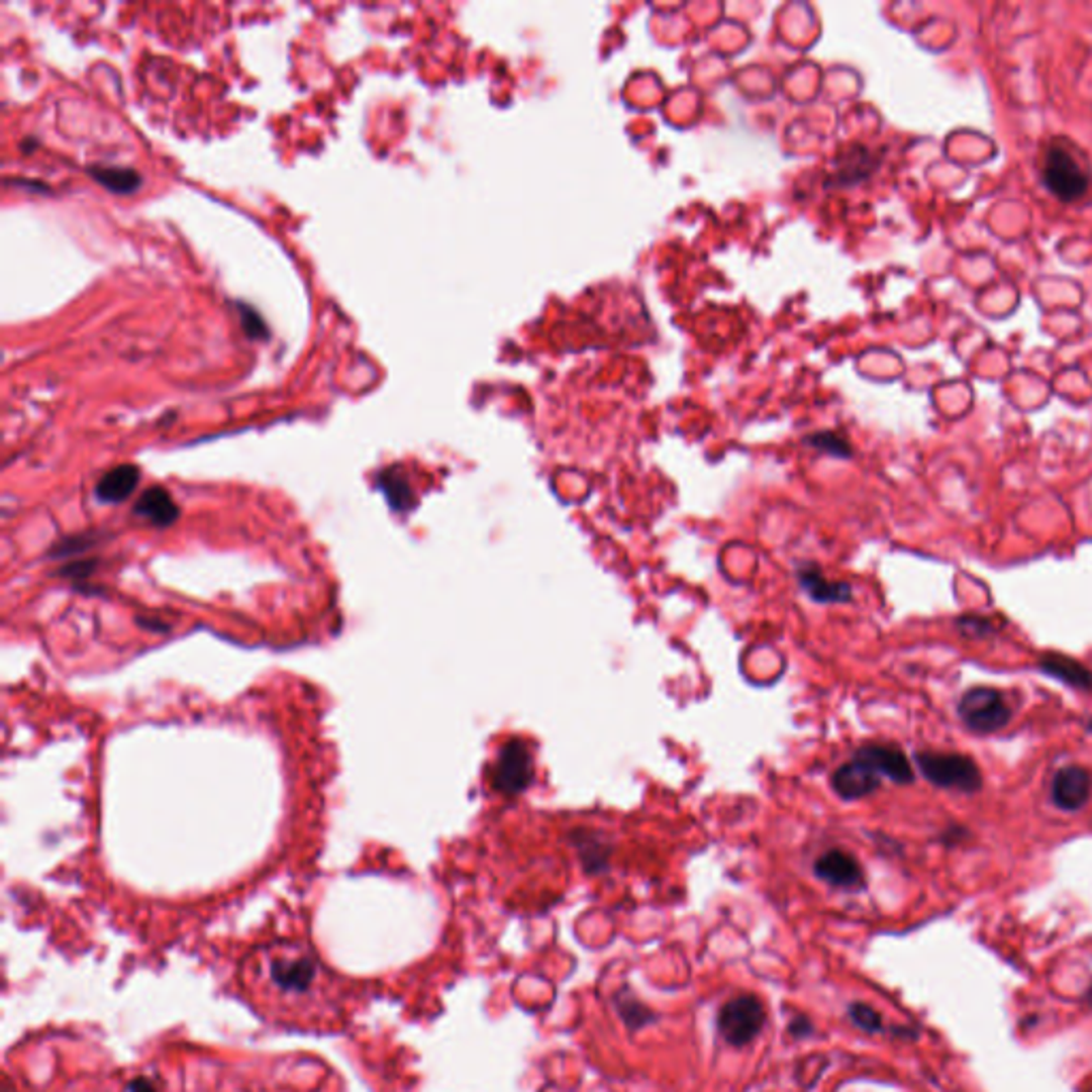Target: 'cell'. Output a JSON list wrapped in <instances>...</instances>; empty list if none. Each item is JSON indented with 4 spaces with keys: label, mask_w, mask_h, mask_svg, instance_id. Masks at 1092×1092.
Masks as SVG:
<instances>
[{
    "label": "cell",
    "mask_w": 1092,
    "mask_h": 1092,
    "mask_svg": "<svg viewBox=\"0 0 1092 1092\" xmlns=\"http://www.w3.org/2000/svg\"><path fill=\"white\" fill-rule=\"evenodd\" d=\"M245 986L257 1005L278 1022L314 1026L333 1020L339 982L316 952L301 944H274L245 963Z\"/></svg>",
    "instance_id": "cell-1"
},
{
    "label": "cell",
    "mask_w": 1092,
    "mask_h": 1092,
    "mask_svg": "<svg viewBox=\"0 0 1092 1092\" xmlns=\"http://www.w3.org/2000/svg\"><path fill=\"white\" fill-rule=\"evenodd\" d=\"M922 775L936 785V788L958 790L965 794H975L982 790V771L975 760L963 754H936L922 752L915 756Z\"/></svg>",
    "instance_id": "cell-2"
},
{
    "label": "cell",
    "mask_w": 1092,
    "mask_h": 1092,
    "mask_svg": "<svg viewBox=\"0 0 1092 1092\" xmlns=\"http://www.w3.org/2000/svg\"><path fill=\"white\" fill-rule=\"evenodd\" d=\"M958 715L980 734L999 732L1011 721L1013 708L1003 692L994 687H973L958 702Z\"/></svg>",
    "instance_id": "cell-3"
},
{
    "label": "cell",
    "mask_w": 1092,
    "mask_h": 1092,
    "mask_svg": "<svg viewBox=\"0 0 1092 1092\" xmlns=\"http://www.w3.org/2000/svg\"><path fill=\"white\" fill-rule=\"evenodd\" d=\"M766 1024V1007L754 994H740L727 1001L717 1015V1028L725 1044L750 1046Z\"/></svg>",
    "instance_id": "cell-4"
},
{
    "label": "cell",
    "mask_w": 1092,
    "mask_h": 1092,
    "mask_svg": "<svg viewBox=\"0 0 1092 1092\" xmlns=\"http://www.w3.org/2000/svg\"><path fill=\"white\" fill-rule=\"evenodd\" d=\"M1044 184L1050 193L1063 203H1073L1082 199L1088 188L1090 178L1080 163L1073 159L1061 145H1052L1044 159Z\"/></svg>",
    "instance_id": "cell-5"
},
{
    "label": "cell",
    "mask_w": 1092,
    "mask_h": 1092,
    "mask_svg": "<svg viewBox=\"0 0 1092 1092\" xmlns=\"http://www.w3.org/2000/svg\"><path fill=\"white\" fill-rule=\"evenodd\" d=\"M493 788L504 796H519L533 783V760L527 744L519 738L508 740L493 766Z\"/></svg>",
    "instance_id": "cell-6"
},
{
    "label": "cell",
    "mask_w": 1092,
    "mask_h": 1092,
    "mask_svg": "<svg viewBox=\"0 0 1092 1092\" xmlns=\"http://www.w3.org/2000/svg\"><path fill=\"white\" fill-rule=\"evenodd\" d=\"M1092 796V775L1082 766H1065L1052 781V800L1059 809L1073 813L1086 807Z\"/></svg>",
    "instance_id": "cell-7"
},
{
    "label": "cell",
    "mask_w": 1092,
    "mask_h": 1092,
    "mask_svg": "<svg viewBox=\"0 0 1092 1092\" xmlns=\"http://www.w3.org/2000/svg\"><path fill=\"white\" fill-rule=\"evenodd\" d=\"M854 758L860 760L862 764L871 766L877 775H884L894 783H900V785L913 783L911 764L907 756L894 744H879V742L862 744Z\"/></svg>",
    "instance_id": "cell-8"
},
{
    "label": "cell",
    "mask_w": 1092,
    "mask_h": 1092,
    "mask_svg": "<svg viewBox=\"0 0 1092 1092\" xmlns=\"http://www.w3.org/2000/svg\"><path fill=\"white\" fill-rule=\"evenodd\" d=\"M813 871L821 881H826L828 886L834 888L856 890L865 884V873H862L858 860L852 854L840 850H830L819 856L815 860Z\"/></svg>",
    "instance_id": "cell-9"
},
{
    "label": "cell",
    "mask_w": 1092,
    "mask_h": 1092,
    "mask_svg": "<svg viewBox=\"0 0 1092 1092\" xmlns=\"http://www.w3.org/2000/svg\"><path fill=\"white\" fill-rule=\"evenodd\" d=\"M881 777L871 769V766L862 764L860 760H852L848 764L838 766L832 775V790L842 800H860L865 796H871L879 790Z\"/></svg>",
    "instance_id": "cell-10"
},
{
    "label": "cell",
    "mask_w": 1092,
    "mask_h": 1092,
    "mask_svg": "<svg viewBox=\"0 0 1092 1092\" xmlns=\"http://www.w3.org/2000/svg\"><path fill=\"white\" fill-rule=\"evenodd\" d=\"M798 583L817 604H842L852 600V587L840 581H828L817 566L798 568Z\"/></svg>",
    "instance_id": "cell-11"
},
{
    "label": "cell",
    "mask_w": 1092,
    "mask_h": 1092,
    "mask_svg": "<svg viewBox=\"0 0 1092 1092\" xmlns=\"http://www.w3.org/2000/svg\"><path fill=\"white\" fill-rule=\"evenodd\" d=\"M135 514L141 516V519H147L150 523H155L157 527H169L171 523L178 521L180 508L174 502V497L163 487H152L141 493L135 504Z\"/></svg>",
    "instance_id": "cell-12"
},
{
    "label": "cell",
    "mask_w": 1092,
    "mask_h": 1092,
    "mask_svg": "<svg viewBox=\"0 0 1092 1092\" xmlns=\"http://www.w3.org/2000/svg\"><path fill=\"white\" fill-rule=\"evenodd\" d=\"M1039 668L1048 677L1059 679L1069 687H1076L1080 692H1092V670H1088L1078 660L1059 654H1048L1039 660Z\"/></svg>",
    "instance_id": "cell-13"
},
{
    "label": "cell",
    "mask_w": 1092,
    "mask_h": 1092,
    "mask_svg": "<svg viewBox=\"0 0 1092 1092\" xmlns=\"http://www.w3.org/2000/svg\"><path fill=\"white\" fill-rule=\"evenodd\" d=\"M139 470L135 466H118L109 470L97 485V497L107 504L124 502L126 497L137 489Z\"/></svg>",
    "instance_id": "cell-14"
},
{
    "label": "cell",
    "mask_w": 1092,
    "mask_h": 1092,
    "mask_svg": "<svg viewBox=\"0 0 1092 1092\" xmlns=\"http://www.w3.org/2000/svg\"><path fill=\"white\" fill-rule=\"evenodd\" d=\"M615 1005L629 1030L644 1028L656 1020V1013L651 1011L644 1003H640L636 996L629 992V988H623L615 994Z\"/></svg>",
    "instance_id": "cell-15"
},
{
    "label": "cell",
    "mask_w": 1092,
    "mask_h": 1092,
    "mask_svg": "<svg viewBox=\"0 0 1092 1092\" xmlns=\"http://www.w3.org/2000/svg\"><path fill=\"white\" fill-rule=\"evenodd\" d=\"M90 176L97 180L99 184H103L107 190H111V193H120V195H130L135 193V190L139 188L141 184V178L139 174H135L132 169H109V167H92L90 169Z\"/></svg>",
    "instance_id": "cell-16"
},
{
    "label": "cell",
    "mask_w": 1092,
    "mask_h": 1092,
    "mask_svg": "<svg viewBox=\"0 0 1092 1092\" xmlns=\"http://www.w3.org/2000/svg\"><path fill=\"white\" fill-rule=\"evenodd\" d=\"M873 169H875V163H873L871 152L865 147H856V152H850V155H846V159H842V165L836 171V178L840 184L842 182L856 184L860 180H865L869 174H873Z\"/></svg>",
    "instance_id": "cell-17"
},
{
    "label": "cell",
    "mask_w": 1092,
    "mask_h": 1092,
    "mask_svg": "<svg viewBox=\"0 0 1092 1092\" xmlns=\"http://www.w3.org/2000/svg\"><path fill=\"white\" fill-rule=\"evenodd\" d=\"M577 846L581 850V860L587 873L596 875L608 867V848L602 840H598L593 834H583V842L577 840Z\"/></svg>",
    "instance_id": "cell-18"
},
{
    "label": "cell",
    "mask_w": 1092,
    "mask_h": 1092,
    "mask_svg": "<svg viewBox=\"0 0 1092 1092\" xmlns=\"http://www.w3.org/2000/svg\"><path fill=\"white\" fill-rule=\"evenodd\" d=\"M380 489H382V493L387 495L389 504L395 510H408L412 506V502H414L410 485L404 481V478H399L393 472H387V474L380 476Z\"/></svg>",
    "instance_id": "cell-19"
},
{
    "label": "cell",
    "mask_w": 1092,
    "mask_h": 1092,
    "mask_svg": "<svg viewBox=\"0 0 1092 1092\" xmlns=\"http://www.w3.org/2000/svg\"><path fill=\"white\" fill-rule=\"evenodd\" d=\"M804 442H807L811 449H815L819 453H826L830 457H838V459H850L852 457L850 442L836 431L811 433L807 439H804Z\"/></svg>",
    "instance_id": "cell-20"
},
{
    "label": "cell",
    "mask_w": 1092,
    "mask_h": 1092,
    "mask_svg": "<svg viewBox=\"0 0 1092 1092\" xmlns=\"http://www.w3.org/2000/svg\"><path fill=\"white\" fill-rule=\"evenodd\" d=\"M850 1018L858 1028L867 1030V1032H879L881 1028H884V1024H881V1013L875 1011L867 1003H852L850 1005Z\"/></svg>",
    "instance_id": "cell-21"
},
{
    "label": "cell",
    "mask_w": 1092,
    "mask_h": 1092,
    "mask_svg": "<svg viewBox=\"0 0 1092 1092\" xmlns=\"http://www.w3.org/2000/svg\"><path fill=\"white\" fill-rule=\"evenodd\" d=\"M958 629L963 631L965 636L969 638H984L988 634H992V621L986 619V617H977V615H969V617H963L958 619Z\"/></svg>",
    "instance_id": "cell-22"
},
{
    "label": "cell",
    "mask_w": 1092,
    "mask_h": 1092,
    "mask_svg": "<svg viewBox=\"0 0 1092 1092\" xmlns=\"http://www.w3.org/2000/svg\"><path fill=\"white\" fill-rule=\"evenodd\" d=\"M239 314H241V324H243V331L255 337V339H263L270 333H267V327H265V320L255 312L247 308V305H239Z\"/></svg>",
    "instance_id": "cell-23"
},
{
    "label": "cell",
    "mask_w": 1092,
    "mask_h": 1092,
    "mask_svg": "<svg viewBox=\"0 0 1092 1092\" xmlns=\"http://www.w3.org/2000/svg\"><path fill=\"white\" fill-rule=\"evenodd\" d=\"M790 1032L794 1034L796 1039H802V1037H807V1034L813 1032V1024H811V1020L807 1018V1015H796V1018L790 1022Z\"/></svg>",
    "instance_id": "cell-24"
},
{
    "label": "cell",
    "mask_w": 1092,
    "mask_h": 1092,
    "mask_svg": "<svg viewBox=\"0 0 1092 1092\" xmlns=\"http://www.w3.org/2000/svg\"><path fill=\"white\" fill-rule=\"evenodd\" d=\"M1088 999H1090V1003H1092V986H1090V992H1088Z\"/></svg>",
    "instance_id": "cell-25"
}]
</instances>
